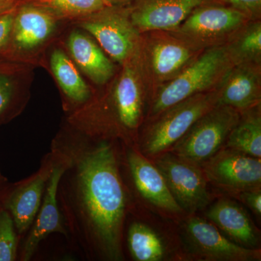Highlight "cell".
<instances>
[{"mask_svg": "<svg viewBox=\"0 0 261 261\" xmlns=\"http://www.w3.org/2000/svg\"><path fill=\"white\" fill-rule=\"evenodd\" d=\"M197 51L174 35L154 36L145 51L149 76L155 83L164 85L195 61Z\"/></svg>", "mask_w": 261, "mask_h": 261, "instance_id": "12", "label": "cell"}, {"mask_svg": "<svg viewBox=\"0 0 261 261\" xmlns=\"http://www.w3.org/2000/svg\"><path fill=\"white\" fill-rule=\"evenodd\" d=\"M234 65L226 44L208 47L173 80L160 87L150 108L154 118L187 98L214 90Z\"/></svg>", "mask_w": 261, "mask_h": 261, "instance_id": "2", "label": "cell"}, {"mask_svg": "<svg viewBox=\"0 0 261 261\" xmlns=\"http://www.w3.org/2000/svg\"><path fill=\"white\" fill-rule=\"evenodd\" d=\"M189 252L195 258L211 261H258L260 248H246L231 241L208 220L187 216L183 224Z\"/></svg>", "mask_w": 261, "mask_h": 261, "instance_id": "9", "label": "cell"}, {"mask_svg": "<svg viewBox=\"0 0 261 261\" xmlns=\"http://www.w3.org/2000/svg\"><path fill=\"white\" fill-rule=\"evenodd\" d=\"M201 167L209 185L231 197L261 189V159L224 147Z\"/></svg>", "mask_w": 261, "mask_h": 261, "instance_id": "8", "label": "cell"}, {"mask_svg": "<svg viewBox=\"0 0 261 261\" xmlns=\"http://www.w3.org/2000/svg\"><path fill=\"white\" fill-rule=\"evenodd\" d=\"M233 197L241 201L244 205H246L248 208H250L257 217L260 218L261 189L242 192Z\"/></svg>", "mask_w": 261, "mask_h": 261, "instance_id": "27", "label": "cell"}, {"mask_svg": "<svg viewBox=\"0 0 261 261\" xmlns=\"http://www.w3.org/2000/svg\"><path fill=\"white\" fill-rule=\"evenodd\" d=\"M228 53L234 64L251 63L260 64L261 57V23L257 20L248 22L230 39Z\"/></svg>", "mask_w": 261, "mask_h": 261, "instance_id": "23", "label": "cell"}, {"mask_svg": "<svg viewBox=\"0 0 261 261\" xmlns=\"http://www.w3.org/2000/svg\"><path fill=\"white\" fill-rule=\"evenodd\" d=\"M108 6H121L132 0H104Z\"/></svg>", "mask_w": 261, "mask_h": 261, "instance_id": "31", "label": "cell"}, {"mask_svg": "<svg viewBox=\"0 0 261 261\" xmlns=\"http://www.w3.org/2000/svg\"><path fill=\"white\" fill-rule=\"evenodd\" d=\"M213 0H135L130 8L132 23L140 32H173L195 8Z\"/></svg>", "mask_w": 261, "mask_h": 261, "instance_id": "11", "label": "cell"}, {"mask_svg": "<svg viewBox=\"0 0 261 261\" xmlns=\"http://www.w3.org/2000/svg\"><path fill=\"white\" fill-rule=\"evenodd\" d=\"M65 171L64 166H56L53 168L46 185L42 205L40 206L37 221L24 246L22 255L23 260L31 259L39 244L49 233H66L61 223L57 200L58 185Z\"/></svg>", "mask_w": 261, "mask_h": 261, "instance_id": "15", "label": "cell"}, {"mask_svg": "<svg viewBox=\"0 0 261 261\" xmlns=\"http://www.w3.org/2000/svg\"><path fill=\"white\" fill-rule=\"evenodd\" d=\"M14 87L9 78L0 75V115L8 109L13 97Z\"/></svg>", "mask_w": 261, "mask_h": 261, "instance_id": "28", "label": "cell"}, {"mask_svg": "<svg viewBox=\"0 0 261 261\" xmlns=\"http://www.w3.org/2000/svg\"><path fill=\"white\" fill-rule=\"evenodd\" d=\"M14 18V13L9 10L0 15V49L7 44L11 35Z\"/></svg>", "mask_w": 261, "mask_h": 261, "instance_id": "29", "label": "cell"}, {"mask_svg": "<svg viewBox=\"0 0 261 261\" xmlns=\"http://www.w3.org/2000/svg\"><path fill=\"white\" fill-rule=\"evenodd\" d=\"M127 161L136 189L149 206L166 217L187 216L170 191L162 173L152 161L141 153L137 147L129 149Z\"/></svg>", "mask_w": 261, "mask_h": 261, "instance_id": "10", "label": "cell"}, {"mask_svg": "<svg viewBox=\"0 0 261 261\" xmlns=\"http://www.w3.org/2000/svg\"><path fill=\"white\" fill-rule=\"evenodd\" d=\"M53 168L50 166L43 168L10 196L7 207L19 233L25 232L34 222L40 208L42 196Z\"/></svg>", "mask_w": 261, "mask_h": 261, "instance_id": "16", "label": "cell"}, {"mask_svg": "<svg viewBox=\"0 0 261 261\" xmlns=\"http://www.w3.org/2000/svg\"><path fill=\"white\" fill-rule=\"evenodd\" d=\"M215 1V0H213ZM243 13L249 20H257L261 13V0H216Z\"/></svg>", "mask_w": 261, "mask_h": 261, "instance_id": "26", "label": "cell"}, {"mask_svg": "<svg viewBox=\"0 0 261 261\" xmlns=\"http://www.w3.org/2000/svg\"><path fill=\"white\" fill-rule=\"evenodd\" d=\"M56 17L34 4L25 5L15 14L13 33L20 49L31 50L45 42L54 32Z\"/></svg>", "mask_w": 261, "mask_h": 261, "instance_id": "17", "label": "cell"}, {"mask_svg": "<svg viewBox=\"0 0 261 261\" xmlns=\"http://www.w3.org/2000/svg\"><path fill=\"white\" fill-rule=\"evenodd\" d=\"M68 47L75 64L94 83L106 84L114 75L112 62L87 34L78 31L70 33Z\"/></svg>", "mask_w": 261, "mask_h": 261, "instance_id": "18", "label": "cell"}, {"mask_svg": "<svg viewBox=\"0 0 261 261\" xmlns=\"http://www.w3.org/2000/svg\"><path fill=\"white\" fill-rule=\"evenodd\" d=\"M13 0H0V15L9 10Z\"/></svg>", "mask_w": 261, "mask_h": 261, "instance_id": "30", "label": "cell"}, {"mask_svg": "<svg viewBox=\"0 0 261 261\" xmlns=\"http://www.w3.org/2000/svg\"><path fill=\"white\" fill-rule=\"evenodd\" d=\"M17 240L15 224L10 213L0 212V261L14 260Z\"/></svg>", "mask_w": 261, "mask_h": 261, "instance_id": "25", "label": "cell"}, {"mask_svg": "<svg viewBox=\"0 0 261 261\" xmlns=\"http://www.w3.org/2000/svg\"><path fill=\"white\" fill-rule=\"evenodd\" d=\"M50 66L62 90L70 99L79 103L88 100L91 96L89 86L82 79L75 63L62 49L53 51Z\"/></svg>", "mask_w": 261, "mask_h": 261, "instance_id": "22", "label": "cell"}, {"mask_svg": "<svg viewBox=\"0 0 261 261\" xmlns=\"http://www.w3.org/2000/svg\"><path fill=\"white\" fill-rule=\"evenodd\" d=\"M224 147L261 159L260 104L240 113Z\"/></svg>", "mask_w": 261, "mask_h": 261, "instance_id": "20", "label": "cell"}, {"mask_svg": "<svg viewBox=\"0 0 261 261\" xmlns=\"http://www.w3.org/2000/svg\"><path fill=\"white\" fill-rule=\"evenodd\" d=\"M217 89L191 96L165 110L149 125L141 139V153L152 161L167 152L201 116L218 104Z\"/></svg>", "mask_w": 261, "mask_h": 261, "instance_id": "3", "label": "cell"}, {"mask_svg": "<svg viewBox=\"0 0 261 261\" xmlns=\"http://www.w3.org/2000/svg\"><path fill=\"white\" fill-rule=\"evenodd\" d=\"M80 27L93 36L103 49L122 65L130 63L139 54L140 32L132 23L128 9L107 6L84 17Z\"/></svg>", "mask_w": 261, "mask_h": 261, "instance_id": "6", "label": "cell"}, {"mask_svg": "<svg viewBox=\"0 0 261 261\" xmlns=\"http://www.w3.org/2000/svg\"><path fill=\"white\" fill-rule=\"evenodd\" d=\"M162 173L175 200L187 216L204 210L213 200L201 166L165 152L152 160Z\"/></svg>", "mask_w": 261, "mask_h": 261, "instance_id": "7", "label": "cell"}, {"mask_svg": "<svg viewBox=\"0 0 261 261\" xmlns=\"http://www.w3.org/2000/svg\"><path fill=\"white\" fill-rule=\"evenodd\" d=\"M116 151L102 142L86 150L78 163L81 200L89 227L103 254L122 258L121 239L127 207Z\"/></svg>", "mask_w": 261, "mask_h": 261, "instance_id": "1", "label": "cell"}, {"mask_svg": "<svg viewBox=\"0 0 261 261\" xmlns=\"http://www.w3.org/2000/svg\"><path fill=\"white\" fill-rule=\"evenodd\" d=\"M240 117L234 108L217 104L196 121L168 152L202 166L224 147Z\"/></svg>", "mask_w": 261, "mask_h": 261, "instance_id": "4", "label": "cell"}, {"mask_svg": "<svg viewBox=\"0 0 261 261\" xmlns=\"http://www.w3.org/2000/svg\"><path fill=\"white\" fill-rule=\"evenodd\" d=\"M243 13L230 7L211 3L195 8L172 32L194 49L223 45L248 22Z\"/></svg>", "mask_w": 261, "mask_h": 261, "instance_id": "5", "label": "cell"}, {"mask_svg": "<svg viewBox=\"0 0 261 261\" xmlns=\"http://www.w3.org/2000/svg\"><path fill=\"white\" fill-rule=\"evenodd\" d=\"M114 105L118 121L123 128L135 130L140 126L143 99L138 75L130 63L124 65L117 82Z\"/></svg>", "mask_w": 261, "mask_h": 261, "instance_id": "19", "label": "cell"}, {"mask_svg": "<svg viewBox=\"0 0 261 261\" xmlns=\"http://www.w3.org/2000/svg\"><path fill=\"white\" fill-rule=\"evenodd\" d=\"M217 90L218 104L230 106L240 113L260 105V64L243 63L233 65Z\"/></svg>", "mask_w": 261, "mask_h": 261, "instance_id": "13", "label": "cell"}, {"mask_svg": "<svg viewBox=\"0 0 261 261\" xmlns=\"http://www.w3.org/2000/svg\"><path fill=\"white\" fill-rule=\"evenodd\" d=\"M128 246L137 261H161L168 256V248L161 234L149 225L134 222L128 231Z\"/></svg>", "mask_w": 261, "mask_h": 261, "instance_id": "21", "label": "cell"}, {"mask_svg": "<svg viewBox=\"0 0 261 261\" xmlns=\"http://www.w3.org/2000/svg\"><path fill=\"white\" fill-rule=\"evenodd\" d=\"M32 4L57 17H86L108 6L104 0H34Z\"/></svg>", "mask_w": 261, "mask_h": 261, "instance_id": "24", "label": "cell"}, {"mask_svg": "<svg viewBox=\"0 0 261 261\" xmlns=\"http://www.w3.org/2000/svg\"><path fill=\"white\" fill-rule=\"evenodd\" d=\"M205 217L233 243L246 248H258L260 231L238 202L220 198L209 207Z\"/></svg>", "mask_w": 261, "mask_h": 261, "instance_id": "14", "label": "cell"}]
</instances>
